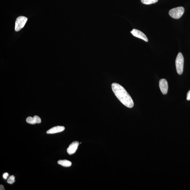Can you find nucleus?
Instances as JSON below:
<instances>
[{
    "label": "nucleus",
    "mask_w": 190,
    "mask_h": 190,
    "mask_svg": "<svg viewBox=\"0 0 190 190\" xmlns=\"http://www.w3.org/2000/svg\"><path fill=\"white\" fill-rule=\"evenodd\" d=\"M111 86L113 93L124 105L130 108L133 106V99L123 86L116 83L112 84Z\"/></svg>",
    "instance_id": "obj_1"
},
{
    "label": "nucleus",
    "mask_w": 190,
    "mask_h": 190,
    "mask_svg": "<svg viewBox=\"0 0 190 190\" xmlns=\"http://www.w3.org/2000/svg\"><path fill=\"white\" fill-rule=\"evenodd\" d=\"M184 64V58L181 53H178L175 61L177 72L179 75L182 73Z\"/></svg>",
    "instance_id": "obj_2"
},
{
    "label": "nucleus",
    "mask_w": 190,
    "mask_h": 190,
    "mask_svg": "<svg viewBox=\"0 0 190 190\" xmlns=\"http://www.w3.org/2000/svg\"><path fill=\"white\" fill-rule=\"evenodd\" d=\"M184 9L183 7H178L171 9L169 11V15L173 19H180L184 14Z\"/></svg>",
    "instance_id": "obj_3"
},
{
    "label": "nucleus",
    "mask_w": 190,
    "mask_h": 190,
    "mask_svg": "<svg viewBox=\"0 0 190 190\" xmlns=\"http://www.w3.org/2000/svg\"><path fill=\"white\" fill-rule=\"evenodd\" d=\"M28 20V18L24 16H21L16 19L15 26V30L19 31L24 27Z\"/></svg>",
    "instance_id": "obj_4"
},
{
    "label": "nucleus",
    "mask_w": 190,
    "mask_h": 190,
    "mask_svg": "<svg viewBox=\"0 0 190 190\" xmlns=\"http://www.w3.org/2000/svg\"><path fill=\"white\" fill-rule=\"evenodd\" d=\"M159 86L162 93L163 95H166L168 92V86L167 81L166 79H163L160 80Z\"/></svg>",
    "instance_id": "obj_5"
},
{
    "label": "nucleus",
    "mask_w": 190,
    "mask_h": 190,
    "mask_svg": "<svg viewBox=\"0 0 190 190\" xmlns=\"http://www.w3.org/2000/svg\"><path fill=\"white\" fill-rule=\"evenodd\" d=\"M131 33L135 37L143 39V40H144L145 42H148V39L147 37L146 36L143 32H142V31L136 29H133L131 31Z\"/></svg>",
    "instance_id": "obj_6"
},
{
    "label": "nucleus",
    "mask_w": 190,
    "mask_h": 190,
    "mask_svg": "<svg viewBox=\"0 0 190 190\" xmlns=\"http://www.w3.org/2000/svg\"><path fill=\"white\" fill-rule=\"evenodd\" d=\"M79 143L78 141H75L72 142L69 145L67 148V153L69 155H72L75 153L78 148Z\"/></svg>",
    "instance_id": "obj_7"
},
{
    "label": "nucleus",
    "mask_w": 190,
    "mask_h": 190,
    "mask_svg": "<svg viewBox=\"0 0 190 190\" xmlns=\"http://www.w3.org/2000/svg\"><path fill=\"white\" fill-rule=\"evenodd\" d=\"M65 130V128L63 126H58L53 127L47 131V134H54L60 133Z\"/></svg>",
    "instance_id": "obj_8"
},
{
    "label": "nucleus",
    "mask_w": 190,
    "mask_h": 190,
    "mask_svg": "<svg viewBox=\"0 0 190 190\" xmlns=\"http://www.w3.org/2000/svg\"><path fill=\"white\" fill-rule=\"evenodd\" d=\"M58 164L64 167H68L71 166V162L67 160H59L57 162Z\"/></svg>",
    "instance_id": "obj_9"
},
{
    "label": "nucleus",
    "mask_w": 190,
    "mask_h": 190,
    "mask_svg": "<svg viewBox=\"0 0 190 190\" xmlns=\"http://www.w3.org/2000/svg\"><path fill=\"white\" fill-rule=\"evenodd\" d=\"M143 4L149 5L158 2V0H141Z\"/></svg>",
    "instance_id": "obj_10"
},
{
    "label": "nucleus",
    "mask_w": 190,
    "mask_h": 190,
    "mask_svg": "<svg viewBox=\"0 0 190 190\" xmlns=\"http://www.w3.org/2000/svg\"><path fill=\"white\" fill-rule=\"evenodd\" d=\"M26 122L27 123L31 124H36L34 117L33 118L31 117H28L26 119Z\"/></svg>",
    "instance_id": "obj_11"
},
{
    "label": "nucleus",
    "mask_w": 190,
    "mask_h": 190,
    "mask_svg": "<svg viewBox=\"0 0 190 190\" xmlns=\"http://www.w3.org/2000/svg\"><path fill=\"white\" fill-rule=\"evenodd\" d=\"M8 183L10 184H12L15 182V177L14 175H11L10 177L7 180Z\"/></svg>",
    "instance_id": "obj_12"
},
{
    "label": "nucleus",
    "mask_w": 190,
    "mask_h": 190,
    "mask_svg": "<svg viewBox=\"0 0 190 190\" xmlns=\"http://www.w3.org/2000/svg\"><path fill=\"white\" fill-rule=\"evenodd\" d=\"M34 118L36 123L39 124L41 123V120L39 117L37 116V115H35Z\"/></svg>",
    "instance_id": "obj_13"
},
{
    "label": "nucleus",
    "mask_w": 190,
    "mask_h": 190,
    "mask_svg": "<svg viewBox=\"0 0 190 190\" xmlns=\"http://www.w3.org/2000/svg\"><path fill=\"white\" fill-rule=\"evenodd\" d=\"M187 99L188 100H190V90L188 92L187 95Z\"/></svg>",
    "instance_id": "obj_14"
},
{
    "label": "nucleus",
    "mask_w": 190,
    "mask_h": 190,
    "mask_svg": "<svg viewBox=\"0 0 190 190\" xmlns=\"http://www.w3.org/2000/svg\"><path fill=\"white\" fill-rule=\"evenodd\" d=\"M8 176V173H4L3 175V177L5 179H6L7 178Z\"/></svg>",
    "instance_id": "obj_15"
},
{
    "label": "nucleus",
    "mask_w": 190,
    "mask_h": 190,
    "mask_svg": "<svg viewBox=\"0 0 190 190\" xmlns=\"http://www.w3.org/2000/svg\"><path fill=\"white\" fill-rule=\"evenodd\" d=\"M0 190H5V188L2 185H0Z\"/></svg>",
    "instance_id": "obj_16"
}]
</instances>
